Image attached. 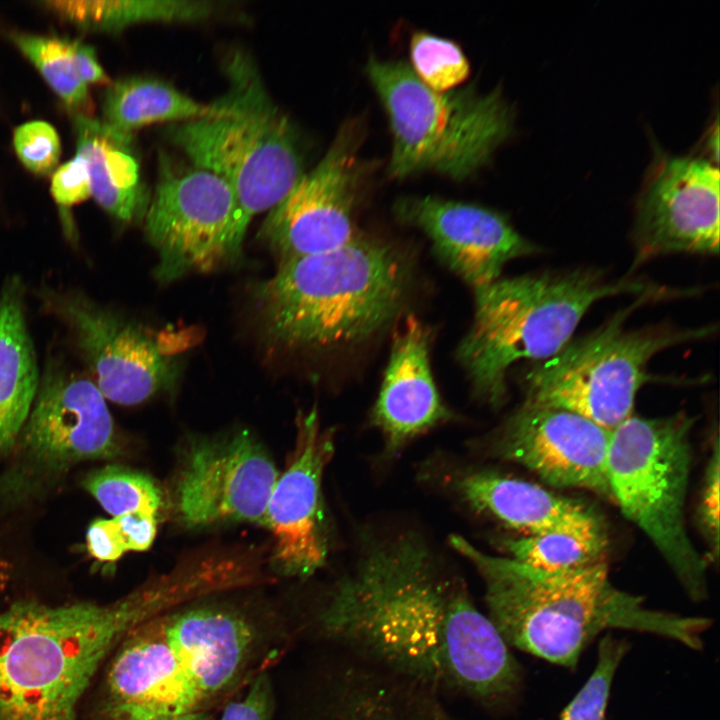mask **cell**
<instances>
[{
  "mask_svg": "<svg viewBox=\"0 0 720 720\" xmlns=\"http://www.w3.org/2000/svg\"><path fill=\"white\" fill-rule=\"evenodd\" d=\"M320 632L436 689L480 699L511 693L519 667L465 585L413 538L367 552L331 590Z\"/></svg>",
  "mask_w": 720,
  "mask_h": 720,
  "instance_id": "6da1fadb",
  "label": "cell"
},
{
  "mask_svg": "<svg viewBox=\"0 0 720 720\" xmlns=\"http://www.w3.org/2000/svg\"><path fill=\"white\" fill-rule=\"evenodd\" d=\"M186 600L184 584L167 574L108 604L19 601L0 611V720H76L120 641Z\"/></svg>",
  "mask_w": 720,
  "mask_h": 720,
  "instance_id": "7a4b0ae2",
  "label": "cell"
},
{
  "mask_svg": "<svg viewBox=\"0 0 720 720\" xmlns=\"http://www.w3.org/2000/svg\"><path fill=\"white\" fill-rule=\"evenodd\" d=\"M450 543L480 574L489 619L505 642L557 665L574 667L605 629L655 633L698 649L700 634L710 625L706 618L646 608L640 597L610 582L605 561L545 571L486 554L460 536Z\"/></svg>",
  "mask_w": 720,
  "mask_h": 720,
  "instance_id": "3957f363",
  "label": "cell"
},
{
  "mask_svg": "<svg viewBox=\"0 0 720 720\" xmlns=\"http://www.w3.org/2000/svg\"><path fill=\"white\" fill-rule=\"evenodd\" d=\"M411 276L397 248L359 234L337 249L280 262L256 289L257 310L266 332L286 347L357 344L396 318Z\"/></svg>",
  "mask_w": 720,
  "mask_h": 720,
  "instance_id": "277c9868",
  "label": "cell"
},
{
  "mask_svg": "<svg viewBox=\"0 0 720 720\" xmlns=\"http://www.w3.org/2000/svg\"><path fill=\"white\" fill-rule=\"evenodd\" d=\"M228 89L211 114L169 127L167 136L190 160L223 179L236 199L229 260L238 257L251 219L281 201L305 174L299 135L268 94L242 51L225 63Z\"/></svg>",
  "mask_w": 720,
  "mask_h": 720,
  "instance_id": "5b68a950",
  "label": "cell"
},
{
  "mask_svg": "<svg viewBox=\"0 0 720 720\" xmlns=\"http://www.w3.org/2000/svg\"><path fill=\"white\" fill-rule=\"evenodd\" d=\"M474 290L473 323L457 349V359L477 396L498 407L505 401L512 365L521 360L540 362L557 354L594 303L660 288L580 269L499 278Z\"/></svg>",
  "mask_w": 720,
  "mask_h": 720,
  "instance_id": "8992f818",
  "label": "cell"
},
{
  "mask_svg": "<svg viewBox=\"0 0 720 720\" xmlns=\"http://www.w3.org/2000/svg\"><path fill=\"white\" fill-rule=\"evenodd\" d=\"M366 72L388 118L394 179L431 171L464 180L512 133L514 113L499 89L435 91L402 60L370 57Z\"/></svg>",
  "mask_w": 720,
  "mask_h": 720,
  "instance_id": "52a82bcc",
  "label": "cell"
},
{
  "mask_svg": "<svg viewBox=\"0 0 720 720\" xmlns=\"http://www.w3.org/2000/svg\"><path fill=\"white\" fill-rule=\"evenodd\" d=\"M695 418L633 414L612 430L607 458L610 497L652 542L688 595L707 594V560L685 521Z\"/></svg>",
  "mask_w": 720,
  "mask_h": 720,
  "instance_id": "ba28073f",
  "label": "cell"
},
{
  "mask_svg": "<svg viewBox=\"0 0 720 720\" xmlns=\"http://www.w3.org/2000/svg\"><path fill=\"white\" fill-rule=\"evenodd\" d=\"M661 292L647 293L592 333L570 340L525 375V403L560 408L612 431L632 415L637 392L652 376L648 363L669 347L703 339L712 326L627 329L628 316Z\"/></svg>",
  "mask_w": 720,
  "mask_h": 720,
  "instance_id": "9c48e42d",
  "label": "cell"
},
{
  "mask_svg": "<svg viewBox=\"0 0 720 720\" xmlns=\"http://www.w3.org/2000/svg\"><path fill=\"white\" fill-rule=\"evenodd\" d=\"M236 199L227 183L195 165L159 157L154 194L145 211L147 237L158 252L157 277L177 279L229 260Z\"/></svg>",
  "mask_w": 720,
  "mask_h": 720,
  "instance_id": "30bf717a",
  "label": "cell"
},
{
  "mask_svg": "<svg viewBox=\"0 0 720 720\" xmlns=\"http://www.w3.org/2000/svg\"><path fill=\"white\" fill-rule=\"evenodd\" d=\"M278 476L269 454L247 431L197 440L182 456L174 481L178 519L192 528L262 524Z\"/></svg>",
  "mask_w": 720,
  "mask_h": 720,
  "instance_id": "8fae6325",
  "label": "cell"
},
{
  "mask_svg": "<svg viewBox=\"0 0 720 720\" xmlns=\"http://www.w3.org/2000/svg\"><path fill=\"white\" fill-rule=\"evenodd\" d=\"M48 302L69 329L104 398L135 405L176 383V358L166 342L146 329L79 294H53Z\"/></svg>",
  "mask_w": 720,
  "mask_h": 720,
  "instance_id": "7c38bea8",
  "label": "cell"
},
{
  "mask_svg": "<svg viewBox=\"0 0 720 720\" xmlns=\"http://www.w3.org/2000/svg\"><path fill=\"white\" fill-rule=\"evenodd\" d=\"M357 144L354 128L343 127L320 162L268 211L259 236L280 262L337 249L359 235Z\"/></svg>",
  "mask_w": 720,
  "mask_h": 720,
  "instance_id": "4fadbf2b",
  "label": "cell"
},
{
  "mask_svg": "<svg viewBox=\"0 0 720 720\" xmlns=\"http://www.w3.org/2000/svg\"><path fill=\"white\" fill-rule=\"evenodd\" d=\"M719 179L707 160L666 157L657 163L636 207L633 267L672 253L718 254Z\"/></svg>",
  "mask_w": 720,
  "mask_h": 720,
  "instance_id": "5bb4252c",
  "label": "cell"
},
{
  "mask_svg": "<svg viewBox=\"0 0 720 720\" xmlns=\"http://www.w3.org/2000/svg\"><path fill=\"white\" fill-rule=\"evenodd\" d=\"M611 433L577 413L523 402L495 433L492 449L550 486L589 490L611 499Z\"/></svg>",
  "mask_w": 720,
  "mask_h": 720,
  "instance_id": "9a60e30c",
  "label": "cell"
},
{
  "mask_svg": "<svg viewBox=\"0 0 720 720\" xmlns=\"http://www.w3.org/2000/svg\"><path fill=\"white\" fill-rule=\"evenodd\" d=\"M333 453V432L321 429L316 410L298 414L294 448L262 522L273 536V560L285 574L310 576L326 561L321 483Z\"/></svg>",
  "mask_w": 720,
  "mask_h": 720,
  "instance_id": "2e32d148",
  "label": "cell"
},
{
  "mask_svg": "<svg viewBox=\"0 0 720 720\" xmlns=\"http://www.w3.org/2000/svg\"><path fill=\"white\" fill-rule=\"evenodd\" d=\"M164 614L132 629L109 657L93 720H160L205 703L165 632Z\"/></svg>",
  "mask_w": 720,
  "mask_h": 720,
  "instance_id": "e0dca14e",
  "label": "cell"
},
{
  "mask_svg": "<svg viewBox=\"0 0 720 720\" xmlns=\"http://www.w3.org/2000/svg\"><path fill=\"white\" fill-rule=\"evenodd\" d=\"M395 212L422 230L440 259L474 289L499 279L509 261L539 251L502 214L479 205L414 196L398 200Z\"/></svg>",
  "mask_w": 720,
  "mask_h": 720,
  "instance_id": "ac0fdd59",
  "label": "cell"
},
{
  "mask_svg": "<svg viewBox=\"0 0 720 720\" xmlns=\"http://www.w3.org/2000/svg\"><path fill=\"white\" fill-rule=\"evenodd\" d=\"M34 401L23 442L38 460L63 468L119 452L113 419L93 381L63 367H47Z\"/></svg>",
  "mask_w": 720,
  "mask_h": 720,
  "instance_id": "d6986e66",
  "label": "cell"
},
{
  "mask_svg": "<svg viewBox=\"0 0 720 720\" xmlns=\"http://www.w3.org/2000/svg\"><path fill=\"white\" fill-rule=\"evenodd\" d=\"M454 487L473 509L522 535L608 537L603 518L591 505L529 481L473 471L455 479Z\"/></svg>",
  "mask_w": 720,
  "mask_h": 720,
  "instance_id": "ffe728a7",
  "label": "cell"
},
{
  "mask_svg": "<svg viewBox=\"0 0 720 720\" xmlns=\"http://www.w3.org/2000/svg\"><path fill=\"white\" fill-rule=\"evenodd\" d=\"M429 336L415 317L407 318L394 336L372 411L373 424L391 452L450 417L433 379Z\"/></svg>",
  "mask_w": 720,
  "mask_h": 720,
  "instance_id": "44dd1931",
  "label": "cell"
},
{
  "mask_svg": "<svg viewBox=\"0 0 720 720\" xmlns=\"http://www.w3.org/2000/svg\"><path fill=\"white\" fill-rule=\"evenodd\" d=\"M163 617L168 643L205 703L227 690L252 652L255 634L249 621L216 606L184 607Z\"/></svg>",
  "mask_w": 720,
  "mask_h": 720,
  "instance_id": "7402d4cb",
  "label": "cell"
},
{
  "mask_svg": "<svg viewBox=\"0 0 720 720\" xmlns=\"http://www.w3.org/2000/svg\"><path fill=\"white\" fill-rule=\"evenodd\" d=\"M324 720H456L440 694L370 659L343 653L328 688Z\"/></svg>",
  "mask_w": 720,
  "mask_h": 720,
  "instance_id": "603a6c76",
  "label": "cell"
},
{
  "mask_svg": "<svg viewBox=\"0 0 720 720\" xmlns=\"http://www.w3.org/2000/svg\"><path fill=\"white\" fill-rule=\"evenodd\" d=\"M73 123L76 155L86 163L91 196L123 222L141 216L148 200L131 149L133 135L83 114L77 115Z\"/></svg>",
  "mask_w": 720,
  "mask_h": 720,
  "instance_id": "cb8c5ba5",
  "label": "cell"
},
{
  "mask_svg": "<svg viewBox=\"0 0 720 720\" xmlns=\"http://www.w3.org/2000/svg\"><path fill=\"white\" fill-rule=\"evenodd\" d=\"M39 372L27 331L19 281L0 293V452L15 441L39 386Z\"/></svg>",
  "mask_w": 720,
  "mask_h": 720,
  "instance_id": "d4e9b609",
  "label": "cell"
},
{
  "mask_svg": "<svg viewBox=\"0 0 720 720\" xmlns=\"http://www.w3.org/2000/svg\"><path fill=\"white\" fill-rule=\"evenodd\" d=\"M211 104L200 103L170 83L145 76H132L111 82L104 92V122L132 134L144 126L183 123L211 114Z\"/></svg>",
  "mask_w": 720,
  "mask_h": 720,
  "instance_id": "484cf974",
  "label": "cell"
},
{
  "mask_svg": "<svg viewBox=\"0 0 720 720\" xmlns=\"http://www.w3.org/2000/svg\"><path fill=\"white\" fill-rule=\"evenodd\" d=\"M41 4L73 25L97 32H117L149 22H197L217 10L213 2L195 0H54Z\"/></svg>",
  "mask_w": 720,
  "mask_h": 720,
  "instance_id": "4316f807",
  "label": "cell"
},
{
  "mask_svg": "<svg viewBox=\"0 0 720 720\" xmlns=\"http://www.w3.org/2000/svg\"><path fill=\"white\" fill-rule=\"evenodd\" d=\"M512 559L545 571H564L604 561L608 537L568 533L522 535L503 541Z\"/></svg>",
  "mask_w": 720,
  "mask_h": 720,
  "instance_id": "83f0119b",
  "label": "cell"
},
{
  "mask_svg": "<svg viewBox=\"0 0 720 720\" xmlns=\"http://www.w3.org/2000/svg\"><path fill=\"white\" fill-rule=\"evenodd\" d=\"M12 40L64 104L80 108L87 103L88 85L78 73L71 39L18 33Z\"/></svg>",
  "mask_w": 720,
  "mask_h": 720,
  "instance_id": "f1b7e54d",
  "label": "cell"
},
{
  "mask_svg": "<svg viewBox=\"0 0 720 720\" xmlns=\"http://www.w3.org/2000/svg\"><path fill=\"white\" fill-rule=\"evenodd\" d=\"M84 487L113 517L144 513L157 517L163 493L148 475L119 466H106L90 473Z\"/></svg>",
  "mask_w": 720,
  "mask_h": 720,
  "instance_id": "f546056e",
  "label": "cell"
},
{
  "mask_svg": "<svg viewBox=\"0 0 720 720\" xmlns=\"http://www.w3.org/2000/svg\"><path fill=\"white\" fill-rule=\"evenodd\" d=\"M411 69L432 90L444 92L463 83L470 74L469 62L452 40L415 32L409 44Z\"/></svg>",
  "mask_w": 720,
  "mask_h": 720,
  "instance_id": "4dcf8cb0",
  "label": "cell"
},
{
  "mask_svg": "<svg viewBox=\"0 0 720 720\" xmlns=\"http://www.w3.org/2000/svg\"><path fill=\"white\" fill-rule=\"evenodd\" d=\"M156 530V517L144 513L97 519L88 527L87 548L99 561H116L128 551L149 549Z\"/></svg>",
  "mask_w": 720,
  "mask_h": 720,
  "instance_id": "1f68e13d",
  "label": "cell"
},
{
  "mask_svg": "<svg viewBox=\"0 0 720 720\" xmlns=\"http://www.w3.org/2000/svg\"><path fill=\"white\" fill-rule=\"evenodd\" d=\"M625 650V644L611 636L601 640L592 675L565 707L560 720H604L612 680Z\"/></svg>",
  "mask_w": 720,
  "mask_h": 720,
  "instance_id": "d6a6232c",
  "label": "cell"
},
{
  "mask_svg": "<svg viewBox=\"0 0 720 720\" xmlns=\"http://www.w3.org/2000/svg\"><path fill=\"white\" fill-rule=\"evenodd\" d=\"M13 145L20 162L34 174L47 175L58 164L60 139L55 128L45 121H30L15 128Z\"/></svg>",
  "mask_w": 720,
  "mask_h": 720,
  "instance_id": "836d02e7",
  "label": "cell"
},
{
  "mask_svg": "<svg viewBox=\"0 0 720 720\" xmlns=\"http://www.w3.org/2000/svg\"><path fill=\"white\" fill-rule=\"evenodd\" d=\"M703 483L697 507V523L708 546L709 560L719 558V487L720 448L716 434L710 457L704 471Z\"/></svg>",
  "mask_w": 720,
  "mask_h": 720,
  "instance_id": "e575fe53",
  "label": "cell"
},
{
  "mask_svg": "<svg viewBox=\"0 0 720 720\" xmlns=\"http://www.w3.org/2000/svg\"><path fill=\"white\" fill-rule=\"evenodd\" d=\"M51 194L58 205L66 208L91 197L88 170L82 157L75 155L55 170Z\"/></svg>",
  "mask_w": 720,
  "mask_h": 720,
  "instance_id": "d590c367",
  "label": "cell"
},
{
  "mask_svg": "<svg viewBox=\"0 0 720 720\" xmlns=\"http://www.w3.org/2000/svg\"><path fill=\"white\" fill-rule=\"evenodd\" d=\"M272 688L267 674H259L240 698L229 702L220 720H271Z\"/></svg>",
  "mask_w": 720,
  "mask_h": 720,
  "instance_id": "8d00e7d4",
  "label": "cell"
},
{
  "mask_svg": "<svg viewBox=\"0 0 720 720\" xmlns=\"http://www.w3.org/2000/svg\"><path fill=\"white\" fill-rule=\"evenodd\" d=\"M71 48L78 73L87 85H109L111 83L92 46L80 40L71 39Z\"/></svg>",
  "mask_w": 720,
  "mask_h": 720,
  "instance_id": "74e56055",
  "label": "cell"
},
{
  "mask_svg": "<svg viewBox=\"0 0 720 720\" xmlns=\"http://www.w3.org/2000/svg\"><path fill=\"white\" fill-rule=\"evenodd\" d=\"M160 720H209V717L201 710H197Z\"/></svg>",
  "mask_w": 720,
  "mask_h": 720,
  "instance_id": "f35d334b",
  "label": "cell"
}]
</instances>
